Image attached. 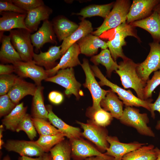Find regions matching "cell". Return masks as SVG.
I'll return each instance as SVG.
<instances>
[{"instance_id": "74e56055", "label": "cell", "mask_w": 160, "mask_h": 160, "mask_svg": "<svg viewBox=\"0 0 160 160\" xmlns=\"http://www.w3.org/2000/svg\"><path fill=\"white\" fill-rule=\"evenodd\" d=\"M31 117L26 113L17 127L16 132H24L28 138L33 140L37 136V131L32 120Z\"/></svg>"}, {"instance_id": "6da1fadb", "label": "cell", "mask_w": 160, "mask_h": 160, "mask_svg": "<svg viewBox=\"0 0 160 160\" xmlns=\"http://www.w3.org/2000/svg\"><path fill=\"white\" fill-rule=\"evenodd\" d=\"M138 64L128 57L119 62V68L115 72L120 77L124 89H132L136 92L138 98L145 100L144 89L146 83L141 79L137 73L136 68Z\"/></svg>"}, {"instance_id": "30bf717a", "label": "cell", "mask_w": 160, "mask_h": 160, "mask_svg": "<svg viewBox=\"0 0 160 160\" xmlns=\"http://www.w3.org/2000/svg\"><path fill=\"white\" fill-rule=\"evenodd\" d=\"M149 45L150 49L148 55L143 62L138 64L136 68L138 76L145 83L152 72L160 69V44L153 41Z\"/></svg>"}, {"instance_id": "60d3db41", "label": "cell", "mask_w": 160, "mask_h": 160, "mask_svg": "<svg viewBox=\"0 0 160 160\" xmlns=\"http://www.w3.org/2000/svg\"><path fill=\"white\" fill-rule=\"evenodd\" d=\"M16 105L12 102L7 94L0 96V117H4L9 114Z\"/></svg>"}, {"instance_id": "e575fe53", "label": "cell", "mask_w": 160, "mask_h": 160, "mask_svg": "<svg viewBox=\"0 0 160 160\" xmlns=\"http://www.w3.org/2000/svg\"><path fill=\"white\" fill-rule=\"evenodd\" d=\"M90 120L96 124L105 127L109 125L113 119V117L109 112L101 108L94 110L88 108L86 113Z\"/></svg>"}, {"instance_id": "f5cc1de1", "label": "cell", "mask_w": 160, "mask_h": 160, "mask_svg": "<svg viewBox=\"0 0 160 160\" xmlns=\"http://www.w3.org/2000/svg\"><path fill=\"white\" fill-rule=\"evenodd\" d=\"M154 11H155L157 12L160 17V3L155 7Z\"/></svg>"}, {"instance_id": "5bb4252c", "label": "cell", "mask_w": 160, "mask_h": 160, "mask_svg": "<svg viewBox=\"0 0 160 160\" xmlns=\"http://www.w3.org/2000/svg\"><path fill=\"white\" fill-rule=\"evenodd\" d=\"M160 3V0H133L127 15V23L130 24L149 17Z\"/></svg>"}, {"instance_id": "8992f818", "label": "cell", "mask_w": 160, "mask_h": 160, "mask_svg": "<svg viewBox=\"0 0 160 160\" xmlns=\"http://www.w3.org/2000/svg\"><path fill=\"white\" fill-rule=\"evenodd\" d=\"M9 32L11 42L22 61L33 62L34 53L31 39V32L26 29H16Z\"/></svg>"}, {"instance_id": "816d5d0a", "label": "cell", "mask_w": 160, "mask_h": 160, "mask_svg": "<svg viewBox=\"0 0 160 160\" xmlns=\"http://www.w3.org/2000/svg\"><path fill=\"white\" fill-rule=\"evenodd\" d=\"M157 154V158L156 160H160V150L157 147L154 148Z\"/></svg>"}, {"instance_id": "ba28073f", "label": "cell", "mask_w": 160, "mask_h": 160, "mask_svg": "<svg viewBox=\"0 0 160 160\" xmlns=\"http://www.w3.org/2000/svg\"><path fill=\"white\" fill-rule=\"evenodd\" d=\"M81 65L86 76L85 81L83 85L89 90L92 99V105L89 108L94 110L99 109L102 108L100 105L101 101L105 98L108 90H104L100 87L95 79L87 59L84 58Z\"/></svg>"}, {"instance_id": "cb8c5ba5", "label": "cell", "mask_w": 160, "mask_h": 160, "mask_svg": "<svg viewBox=\"0 0 160 160\" xmlns=\"http://www.w3.org/2000/svg\"><path fill=\"white\" fill-rule=\"evenodd\" d=\"M81 53L87 56H92L97 52L98 49L108 48L107 42L100 39L98 36L89 34L82 38L77 42Z\"/></svg>"}, {"instance_id": "d590c367", "label": "cell", "mask_w": 160, "mask_h": 160, "mask_svg": "<svg viewBox=\"0 0 160 160\" xmlns=\"http://www.w3.org/2000/svg\"><path fill=\"white\" fill-rule=\"evenodd\" d=\"M65 137L62 133L53 135H40L36 142L45 153H48L54 146L65 139Z\"/></svg>"}, {"instance_id": "7402d4cb", "label": "cell", "mask_w": 160, "mask_h": 160, "mask_svg": "<svg viewBox=\"0 0 160 160\" xmlns=\"http://www.w3.org/2000/svg\"><path fill=\"white\" fill-rule=\"evenodd\" d=\"M61 45L51 46L48 50L45 52L41 51L39 54L34 53L33 61L35 64L44 67L46 70L51 69L56 65V61L61 56Z\"/></svg>"}, {"instance_id": "e0dca14e", "label": "cell", "mask_w": 160, "mask_h": 160, "mask_svg": "<svg viewBox=\"0 0 160 160\" xmlns=\"http://www.w3.org/2000/svg\"><path fill=\"white\" fill-rule=\"evenodd\" d=\"M81 53L80 49L77 43L70 47L62 56L59 62L53 68L46 71L48 77L55 75L60 70L68 68H73L81 63L79 59V55Z\"/></svg>"}, {"instance_id": "1f68e13d", "label": "cell", "mask_w": 160, "mask_h": 160, "mask_svg": "<svg viewBox=\"0 0 160 160\" xmlns=\"http://www.w3.org/2000/svg\"><path fill=\"white\" fill-rule=\"evenodd\" d=\"M114 2L102 5H89L82 9L79 12L75 14L81 16L82 19L95 16L101 17L105 19L111 10Z\"/></svg>"}, {"instance_id": "d6a6232c", "label": "cell", "mask_w": 160, "mask_h": 160, "mask_svg": "<svg viewBox=\"0 0 160 160\" xmlns=\"http://www.w3.org/2000/svg\"><path fill=\"white\" fill-rule=\"evenodd\" d=\"M143 145L125 155L122 160H156L157 154L152 144Z\"/></svg>"}, {"instance_id": "ab89813d", "label": "cell", "mask_w": 160, "mask_h": 160, "mask_svg": "<svg viewBox=\"0 0 160 160\" xmlns=\"http://www.w3.org/2000/svg\"><path fill=\"white\" fill-rule=\"evenodd\" d=\"M18 77L12 74L0 76V95L7 94Z\"/></svg>"}, {"instance_id": "d6986e66", "label": "cell", "mask_w": 160, "mask_h": 160, "mask_svg": "<svg viewBox=\"0 0 160 160\" xmlns=\"http://www.w3.org/2000/svg\"><path fill=\"white\" fill-rule=\"evenodd\" d=\"M52 12V9L45 4L27 12L25 20L26 26L31 33L37 31L41 22L48 20Z\"/></svg>"}, {"instance_id": "db71d44e", "label": "cell", "mask_w": 160, "mask_h": 160, "mask_svg": "<svg viewBox=\"0 0 160 160\" xmlns=\"http://www.w3.org/2000/svg\"><path fill=\"white\" fill-rule=\"evenodd\" d=\"M2 160H11V159L9 155H7L4 156Z\"/></svg>"}, {"instance_id": "603a6c76", "label": "cell", "mask_w": 160, "mask_h": 160, "mask_svg": "<svg viewBox=\"0 0 160 160\" xmlns=\"http://www.w3.org/2000/svg\"><path fill=\"white\" fill-rule=\"evenodd\" d=\"M135 27L143 28L149 33L154 42H160V17L156 12L154 11L147 18L130 23Z\"/></svg>"}, {"instance_id": "7bdbcfd3", "label": "cell", "mask_w": 160, "mask_h": 160, "mask_svg": "<svg viewBox=\"0 0 160 160\" xmlns=\"http://www.w3.org/2000/svg\"><path fill=\"white\" fill-rule=\"evenodd\" d=\"M3 11L12 12L22 14L27 12L14 4L11 0H0V12Z\"/></svg>"}, {"instance_id": "681fc988", "label": "cell", "mask_w": 160, "mask_h": 160, "mask_svg": "<svg viewBox=\"0 0 160 160\" xmlns=\"http://www.w3.org/2000/svg\"><path fill=\"white\" fill-rule=\"evenodd\" d=\"M84 160H108L106 158L100 156H93L85 159Z\"/></svg>"}, {"instance_id": "2e32d148", "label": "cell", "mask_w": 160, "mask_h": 160, "mask_svg": "<svg viewBox=\"0 0 160 160\" xmlns=\"http://www.w3.org/2000/svg\"><path fill=\"white\" fill-rule=\"evenodd\" d=\"M56 37L52 22L47 20L43 21L36 32L31 34V39L33 46L38 51L46 43L57 44Z\"/></svg>"}, {"instance_id": "b9f144b4", "label": "cell", "mask_w": 160, "mask_h": 160, "mask_svg": "<svg viewBox=\"0 0 160 160\" xmlns=\"http://www.w3.org/2000/svg\"><path fill=\"white\" fill-rule=\"evenodd\" d=\"M15 4L27 12L44 5L42 0H11Z\"/></svg>"}, {"instance_id": "44dd1931", "label": "cell", "mask_w": 160, "mask_h": 160, "mask_svg": "<svg viewBox=\"0 0 160 160\" xmlns=\"http://www.w3.org/2000/svg\"><path fill=\"white\" fill-rule=\"evenodd\" d=\"M36 85L17 77L7 94L12 102L18 104L20 101L27 95L33 96L36 89Z\"/></svg>"}, {"instance_id": "83f0119b", "label": "cell", "mask_w": 160, "mask_h": 160, "mask_svg": "<svg viewBox=\"0 0 160 160\" xmlns=\"http://www.w3.org/2000/svg\"><path fill=\"white\" fill-rule=\"evenodd\" d=\"M1 45L0 50V60L3 63L12 64L22 61L20 57L12 45L9 35H0Z\"/></svg>"}, {"instance_id": "f907efd6", "label": "cell", "mask_w": 160, "mask_h": 160, "mask_svg": "<svg viewBox=\"0 0 160 160\" xmlns=\"http://www.w3.org/2000/svg\"><path fill=\"white\" fill-rule=\"evenodd\" d=\"M44 160H52L50 153H45L43 156Z\"/></svg>"}, {"instance_id": "7dc6e473", "label": "cell", "mask_w": 160, "mask_h": 160, "mask_svg": "<svg viewBox=\"0 0 160 160\" xmlns=\"http://www.w3.org/2000/svg\"><path fill=\"white\" fill-rule=\"evenodd\" d=\"M18 160H44L42 156H41L35 158H33L27 156H20L18 157Z\"/></svg>"}, {"instance_id": "ac0fdd59", "label": "cell", "mask_w": 160, "mask_h": 160, "mask_svg": "<svg viewBox=\"0 0 160 160\" xmlns=\"http://www.w3.org/2000/svg\"><path fill=\"white\" fill-rule=\"evenodd\" d=\"M0 14L1 15L0 17V33H4L5 31H9L14 29L29 30L25 23L27 14L3 11L0 12Z\"/></svg>"}, {"instance_id": "ffe728a7", "label": "cell", "mask_w": 160, "mask_h": 160, "mask_svg": "<svg viewBox=\"0 0 160 160\" xmlns=\"http://www.w3.org/2000/svg\"><path fill=\"white\" fill-rule=\"evenodd\" d=\"M46 107L48 112V120L65 137L69 140L81 138L82 132L79 128L69 125L59 118L53 112L51 105H47Z\"/></svg>"}, {"instance_id": "277c9868", "label": "cell", "mask_w": 160, "mask_h": 160, "mask_svg": "<svg viewBox=\"0 0 160 160\" xmlns=\"http://www.w3.org/2000/svg\"><path fill=\"white\" fill-rule=\"evenodd\" d=\"M131 5V1L129 0H116L103 23L95 31L92 32V34L97 36H100L106 31L114 29L126 22Z\"/></svg>"}, {"instance_id": "4dcf8cb0", "label": "cell", "mask_w": 160, "mask_h": 160, "mask_svg": "<svg viewBox=\"0 0 160 160\" xmlns=\"http://www.w3.org/2000/svg\"><path fill=\"white\" fill-rule=\"evenodd\" d=\"M44 87L37 86L32 104L31 114L33 117L48 119V112L44 105L43 95Z\"/></svg>"}, {"instance_id": "f1b7e54d", "label": "cell", "mask_w": 160, "mask_h": 160, "mask_svg": "<svg viewBox=\"0 0 160 160\" xmlns=\"http://www.w3.org/2000/svg\"><path fill=\"white\" fill-rule=\"evenodd\" d=\"M27 107H25L23 102L17 104L8 115L1 120L3 124L8 130L16 131L19 123L26 114Z\"/></svg>"}, {"instance_id": "484cf974", "label": "cell", "mask_w": 160, "mask_h": 160, "mask_svg": "<svg viewBox=\"0 0 160 160\" xmlns=\"http://www.w3.org/2000/svg\"><path fill=\"white\" fill-rule=\"evenodd\" d=\"M93 31V28L91 22L85 19H82L77 29L68 37L63 41L61 45V56L72 45L82 38L92 33Z\"/></svg>"}, {"instance_id": "bcb514c9", "label": "cell", "mask_w": 160, "mask_h": 160, "mask_svg": "<svg viewBox=\"0 0 160 160\" xmlns=\"http://www.w3.org/2000/svg\"><path fill=\"white\" fill-rule=\"evenodd\" d=\"M15 67L12 65L0 64V75L11 74L15 72Z\"/></svg>"}, {"instance_id": "9c48e42d", "label": "cell", "mask_w": 160, "mask_h": 160, "mask_svg": "<svg viewBox=\"0 0 160 160\" xmlns=\"http://www.w3.org/2000/svg\"><path fill=\"white\" fill-rule=\"evenodd\" d=\"M45 80L55 83L64 87L65 93L67 95L73 94L77 99L80 98L81 84L76 80L73 68L60 70L55 75L48 77Z\"/></svg>"}, {"instance_id": "d4e9b609", "label": "cell", "mask_w": 160, "mask_h": 160, "mask_svg": "<svg viewBox=\"0 0 160 160\" xmlns=\"http://www.w3.org/2000/svg\"><path fill=\"white\" fill-rule=\"evenodd\" d=\"M53 29L59 42L70 36L79 27V25L63 16H59L51 22Z\"/></svg>"}, {"instance_id": "9a60e30c", "label": "cell", "mask_w": 160, "mask_h": 160, "mask_svg": "<svg viewBox=\"0 0 160 160\" xmlns=\"http://www.w3.org/2000/svg\"><path fill=\"white\" fill-rule=\"evenodd\" d=\"M107 140L109 146L104 154L113 157L114 160H122L123 157L126 154L148 144V143H140L137 141L123 143L120 142L116 137L109 135L107 137Z\"/></svg>"}, {"instance_id": "52a82bcc", "label": "cell", "mask_w": 160, "mask_h": 160, "mask_svg": "<svg viewBox=\"0 0 160 160\" xmlns=\"http://www.w3.org/2000/svg\"><path fill=\"white\" fill-rule=\"evenodd\" d=\"M77 123L83 130L82 136L93 143L101 152H105L109 146L107 140L108 132L105 127L96 124L90 119L86 123L79 121Z\"/></svg>"}, {"instance_id": "ee69618b", "label": "cell", "mask_w": 160, "mask_h": 160, "mask_svg": "<svg viewBox=\"0 0 160 160\" xmlns=\"http://www.w3.org/2000/svg\"><path fill=\"white\" fill-rule=\"evenodd\" d=\"M157 111L160 115V87L158 96L153 103H151L150 105V111L151 117L153 119L155 118L154 111ZM155 128L157 130H160V119L157 122Z\"/></svg>"}, {"instance_id": "7c38bea8", "label": "cell", "mask_w": 160, "mask_h": 160, "mask_svg": "<svg viewBox=\"0 0 160 160\" xmlns=\"http://www.w3.org/2000/svg\"><path fill=\"white\" fill-rule=\"evenodd\" d=\"M12 64L15 67V72L20 77L30 78L34 81L37 86L41 85V81L48 77L46 70L35 64L33 61H21Z\"/></svg>"}, {"instance_id": "8d00e7d4", "label": "cell", "mask_w": 160, "mask_h": 160, "mask_svg": "<svg viewBox=\"0 0 160 160\" xmlns=\"http://www.w3.org/2000/svg\"><path fill=\"white\" fill-rule=\"evenodd\" d=\"M31 119L36 130L40 136L53 135L61 133L46 120L34 117H32Z\"/></svg>"}, {"instance_id": "3957f363", "label": "cell", "mask_w": 160, "mask_h": 160, "mask_svg": "<svg viewBox=\"0 0 160 160\" xmlns=\"http://www.w3.org/2000/svg\"><path fill=\"white\" fill-rule=\"evenodd\" d=\"M113 37L107 42L108 48L113 60L116 61L119 57L123 60L128 57L124 54L122 47L126 45L125 38L128 36L136 38L139 43L141 42L138 36L135 27L126 22L124 23L113 29Z\"/></svg>"}, {"instance_id": "8fae6325", "label": "cell", "mask_w": 160, "mask_h": 160, "mask_svg": "<svg viewBox=\"0 0 160 160\" xmlns=\"http://www.w3.org/2000/svg\"><path fill=\"white\" fill-rule=\"evenodd\" d=\"M71 149V157L74 160H84L93 156H100L108 160H114L111 156L100 151L89 142L81 137L69 140Z\"/></svg>"}, {"instance_id": "7a4b0ae2", "label": "cell", "mask_w": 160, "mask_h": 160, "mask_svg": "<svg viewBox=\"0 0 160 160\" xmlns=\"http://www.w3.org/2000/svg\"><path fill=\"white\" fill-rule=\"evenodd\" d=\"M95 76L98 78V83L100 86H106L119 96V97L125 106L132 107H141L150 111V105L153 100L150 98L147 100H141L135 96L129 89L126 90L108 80L102 73L97 65H90Z\"/></svg>"}, {"instance_id": "c3c4849f", "label": "cell", "mask_w": 160, "mask_h": 160, "mask_svg": "<svg viewBox=\"0 0 160 160\" xmlns=\"http://www.w3.org/2000/svg\"><path fill=\"white\" fill-rule=\"evenodd\" d=\"M4 125L3 124L1 125L0 126V149H2V147L4 144L2 138L3 137V132L4 131Z\"/></svg>"}, {"instance_id": "f546056e", "label": "cell", "mask_w": 160, "mask_h": 160, "mask_svg": "<svg viewBox=\"0 0 160 160\" xmlns=\"http://www.w3.org/2000/svg\"><path fill=\"white\" fill-rule=\"evenodd\" d=\"M94 65L101 64L104 66L106 70L107 76L110 78L112 72L117 70L119 67L116 61L113 60L109 49H102L98 54L92 57L90 60Z\"/></svg>"}, {"instance_id": "836d02e7", "label": "cell", "mask_w": 160, "mask_h": 160, "mask_svg": "<svg viewBox=\"0 0 160 160\" xmlns=\"http://www.w3.org/2000/svg\"><path fill=\"white\" fill-rule=\"evenodd\" d=\"M52 160H71V149L69 141L64 140L50 150Z\"/></svg>"}, {"instance_id": "5b68a950", "label": "cell", "mask_w": 160, "mask_h": 160, "mask_svg": "<svg viewBox=\"0 0 160 160\" xmlns=\"http://www.w3.org/2000/svg\"><path fill=\"white\" fill-rule=\"evenodd\" d=\"M120 122L123 124L135 129L141 135L154 137L155 134L151 128L148 126L149 119L146 113H141L139 109L125 106Z\"/></svg>"}, {"instance_id": "4fadbf2b", "label": "cell", "mask_w": 160, "mask_h": 160, "mask_svg": "<svg viewBox=\"0 0 160 160\" xmlns=\"http://www.w3.org/2000/svg\"><path fill=\"white\" fill-rule=\"evenodd\" d=\"M3 147L8 151H12L21 156L29 157L42 156L45 153L36 141L10 140Z\"/></svg>"}, {"instance_id": "f6af8a7d", "label": "cell", "mask_w": 160, "mask_h": 160, "mask_svg": "<svg viewBox=\"0 0 160 160\" xmlns=\"http://www.w3.org/2000/svg\"><path fill=\"white\" fill-rule=\"evenodd\" d=\"M48 98L51 103L55 104H59L63 101V96L62 94L60 92L56 91H53L49 93Z\"/></svg>"}, {"instance_id": "f35d334b", "label": "cell", "mask_w": 160, "mask_h": 160, "mask_svg": "<svg viewBox=\"0 0 160 160\" xmlns=\"http://www.w3.org/2000/svg\"><path fill=\"white\" fill-rule=\"evenodd\" d=\"M160 85V69L154 72L151 79L146 82L144 89V96L145 100L151 98L152 93L156 88Z\"/></svg>"}, {"instance_id": "4316f807", "label": "cell", "mask_w": 160, "mask_h": 160, "mask_svg": "<svg viewBox=\"0 0 160 160\" xmlns=\"http://www.w3.org/2000/svg\"><path fill=\"white\" fill-rule=\"evenodd\" d=\"M100 105L105 111H109L113 118L119 120L121 117L124 104L111 89L108 90L105 98L101 100Z\"/></svg>"}]
</instances>
